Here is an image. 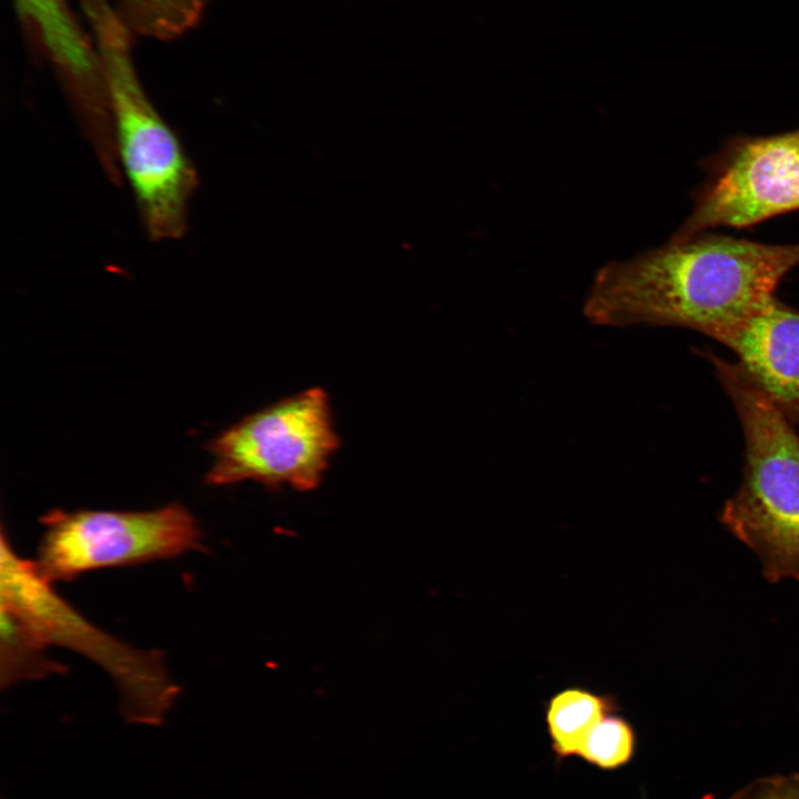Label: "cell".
Wrapping results in <instances>:
<instances>
[{"mask_svg": "<svg viewBox=\"0 0 799 799\" xmlns=\"http://www.w3.org/2000/svg\"><path fill=\"white\" fill-rule=\"evenodd\" d=\"M799 264V244L702 233L596 273L584 304L594 324L666 325L718 340L761 310Z\"/></svg>", "mask_w": 799, "mask_h": 799, "instance_id": "obj_1", "label": "cell"}, {"mask_svg": "<svg viewBox=\"0 0 799 799\" xmlns=\"http://www.w3.org/2000/svg\"><path fill=\"white\" fill-rule=\"evenodd\" d=\"M738 414L745 466L720 522L760 559L771 583L799 580V435L738 364L708 352Z\"/></svg>", "mask_w": 799, "mask_h": 799, "instance_id": "obj_2", "label": "cell"}, {"mask_svg": "<svg viewBox=\"0 0 799 799\" xmlns=\"http://www.w3.org/2000/svg\"><path fill=\"white\" fill-rule=\"evenodd\" d=\"M97 41L119 165L149 236L180 239L198 176L179 138L145 94L131 58L128 26L105 0H80Z\"/></svg>", "mask_w": 799, "mask_h": 799, "instance_id": "obj_3", "label": "cell"}, {"mask_svg": "<svg viewBox=\"0 0 799 799\" xmlns=\"http://www.w3.org/2000/svg\"><path fill=\"white\" fill-rule=\"evenodd\" d=\"M0 604L19 614L49 646L69 648L101 667L117 685L127 719L159 725L180 694L159 650L132 647L98 628L20 557L1 532Z\"/></svg>", "mask_w": 799, "mask_h": 799, "instance_id": "obj_4", "label": "cell"}, {"mask_svg": "<svg viewBox=\"0 0 799 799\" xmlns=\"http://www.w3.org/2000/svg\"><path fill=\"white\" fill-rule=\"evenodd\" d=\"M338 446L330 402L311 388L255 412L210 444L211 485L254 481L266 486L315 488Z\"/></svg>", "mask_w": 799, "mask_h": 799, "instance_id": "obj_5", "label": "cell"}, {"mask_svg": "<svg viewBox=\"0 0 799 799\" xmlns=\"http://www.w3.org/2000/svg\"><path fill=\"white\" fill-rule=\"evenodd\" d=\"M41 524L43 534L33 562L51 584L204 549L195 517L179 503L140 512L52 509Z\"/></svg>", "mask_w": 799, "mask_h": 799, "instance_id": "obj_6", "label": "cell"}, {"mask_svg": "<svg viewBox=\"0 0 799 799\" xmlns=\"http://www.w3.org/2000/svg\"><path fill=\"white\" fill-rule=\"evenodd\" d=\"M702 168L706 176L694 193L692 210L671 242L720 226L755 225L799 210V129L735 136Z\"/></svg>", "mask_w": 799, "mask_h": 799, "instance_id": "obj_7", "label": "cell"}, {"mask_svg": "<svg viewBox=\"0 0 799 799\" xmlns=\"http://www.w3.org/2000/svg\"><path fill=\"white\" fill-rule=\"evenodd\" d=\"M60 73L80 125L101 164L114 162L115 141L101 61L65 0H14Z\"/></svg>", "mask_w": 799, "mask_h": 799, "instance_id": "obj_8", "label": "cell"}, {"mask_svg": "<svg viewBox=\"0 0 799 799\" xmlns=\"http://www.w3.org/2000/svg\"><path fill=\"white\" fill-rule=\"evenodd\" d=\"M756 387L799 428V311L776 297L717 340Z\"/></svg>", "mask_w": 799, "mask_h": 799, "instance_id": "obj_9", "label": "cell"}, {"mask_svg": "<svg viewBox=\"0 0 799 799\" xmlns=\"http://www.w3.org/2000/svg\"><path fill=\"white\" fill-rule=\"evenodd\" d=\"M617 709L613 696L586 688L568 687L556 692L546 705V724L557 757L578 756L591 729Z\"/></svg>", "mask_w": 799, "mask_h": 799, "instance_id": "obj_10", "label": "cell"}, {"mask_svg": "<svg viewBox=\"0 0 799 799\" xmlns=\"http://www.w3.org/2000/svg\"><path fill=\"white\" fill-rule=\"evenodd\" d=\"M0 625L2 688L63 672L64 666L49 657V646L19 614L3 604H0Z\"/></svg>", "mask_w": 799, "mask_h": 799, "instance_id": "obj_11", "label": "cell"}, {"mask_svg": "<svg viewBox=\"0 0 799 799\" xmlns=\"http://www.w3.org/2000/svg\"><path fill=\"white\" fill-rule=\"evenodd\" d=\"M205 0H119L121 18L142 36L169 40L185 33L202 16Z\"/></svg>", "mask_w": 799, "mask_h": 799, "instance_id": "obj_12", "label": "cell"}, {"mask_svg": "<svg viewBox=\"0 0 799 799\" xmlns=\"http://www.w3.org/2000/svg\"><path fill=\"white\" fill-rule=\"evenodd\" d=\"M635 745L631 725L613 712L591 729L579 749L578 757L601 769H616L629 762Z\"/></svg>", "mask_w": 799, "mask_h": 799, "instance_id": "obj_13", "label": "cell"}, {"mask_svg": "<svg viewBox=\"0 0 799 799\" xmlns=\"http://www.w3.org/2000/svg\"><path fill=\"white\" fill-rule=\"evenodd\" d=\"M728 799H799V773L757 779Z\"/></svg>", "mask_w": 799, "mask_h": 799, "instance_id": "obj_14", "label": "cell"}]
</instances>
